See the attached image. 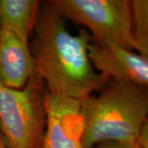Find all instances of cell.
I'll use <instances>...</instances> for the list:
<instances>
[{
  "instance_id": "1",
  "label": "cell",
  "mask_w": 148,
  "mask_h": 148,
  "mask_svg": "<svg viewBox=\"0 0 148 148\" xmlns=\"http://www.w3.org/2000/svg\"><path fill=\"white\" fill-rule=\"evenodd\" d=\"M33 33L36 74L47 92L82 101L110 81L90 61L89 32L82 29L72 34L51 1L41 2Z\"/></svg>"
},
{
  "instance_id": "2",
  "label": "cell",
  "mask_w": 148,
  "mask_h": 148,
  "mask_svg": "<svg viewBox=\"0 0 148 148\" xmlns=\"http://www.w3.org/2000/svg\"><path fill=\"white\" fill-rule=\"evenodd\" d=\"M110 81L99 95L82 101L83 148L111 141H138L147 118L148 88Z\"/></svg>"
},
{
  "instance_id": "3",
  "label": "cell",
  "mask_w": 148,
  "mask_h": 148,
  "mask_svg": "<svg viewBox=\"0 0 148 148\" xmlns=\"http://www.w3.org/2000/svg\"><path fill=\"white\" fill-rule=\"evenodd\" d=\"M43 85L37 75L18 90L0 82V131L7 148H42L46 126Z\"/></svg>"
},
{
  "instance_id": "4",
  "label": "cell",
  "mask_w": 148,
  "mask_h": 148,
  "mask_svg": "<svg viewBox=\"0 0 148 148\" xmlns=\"http://www.w3.org/2000/svg\"><path fill=\"white\" fill-rule=\"evenodd\" d=\"M51 3L64 19L88 29L96 45L135 50L131 1L54 0Z\"/></svg>"
},
{
  "instance_id": "5",
  "label": "cell",
  "mask_w": 148,
  "mask_h": 148,
  "mask_svg": "<svg viewBox=\"0 0 148 148\" xmlns=\"http://www.w3.org/2000/svg\"><path fill=\"white\" fill-rule=\"evenodd\" d=\"M46 126L42 148H83L82 101L45 92Z\"/></svg>"
},
{
  "instance_id": "6",
  "label": "cell",
  "mask_w": 148,
  "mask_h": 148,
  "mask_svg": "<svg viewBox=\"0 0 148 148\" xmlns=\"http://www.w3.org/2000/svg\"><path fill=\"white\" fill-rule=\"evenodd\" d=\"M89 55L95 70L110 80L148 88V57L130 50L102 47L92 42Z\"/></svg>"
},
{
  "instance_id": "7",
  "label": "cell",
  "mask_w": 148,
  "mask_h": 148,
  "mask_svg": "<svg viewBox=\"0 0 148 148\" xmlns=\"http://www.w3.org/2000/svg\"><path fill=\"white\" fill-rule=\"evenodd\" d=\"M34 58L29 44L12 32L0 31V82L12 88L22 89L36 76Z\"/></svg>"
},
{
  "instance_id": "8",
  "label": "cell",
  "mask_w": 148,
  "mask_h": 148,
  "mask_svg": "<svg viewBox=\"0 0 148 148\" xmlns=\"http://www.w3.org/2000/svg\"><path fill=\"white\" fill-rule=\"evenodd\" d=\"M40 4L37 0H0L1 29L29 44Z\"/></svg>"
},
{
  "instance_id": "9",
  "label": "cell",
  "mask_w": 148,
  "mask_h": 148,
  "mask_svg": "<svg viewBox=\"0 0 148 148\" xmlns=\"http://www.w3.org/2000/svg\"><path fill=\"white\" fill-rule=\"evenodd\" d=\"M135 50L148 57V0L131 1Z\"/></svg>"
},
{
  "instance_id": "10",
  "label": "cell",
  "mask_w": 148,
  "mask_h": 148,
  "mask_svg": "<svg viewBox=\"0 0 148 148\" xmlns=\"http://www.w3.org/2000/svg\"><path fill=\"white\" fill-rule=\"evenodd\" d=\"M90 148H143L139 141L133 142H118L111 141L99 143Z\"/></svg>"
},
{
  "instance_id": "11",
  "label": "cell",
  "mask_w": 148,
  "mask_h": 148,
  "mask_svg": "<svg viewBox=\"0 0 148 148\" xmlns=\"http://www.w3.org/2000/svg\"><path fill=\"white\" fill-rule=\"evenodd\" d=\"M138 141L143 148H148V116L143 124Z\"/></svg>"
},
{
  "instance_id": "12",
  "label": "cell",
  "mask_w": 148,
  "mask_h": 148,
  "mask_svg": "<svg viewBox=\"0 0 148 148\" xmlns=\"http://www.w3.org/2000/svg\"><path fill=\"white\" fill-rule=\"evenodd\" d=\"M0 148H7V146H6L5 143H4L3 138L2 136L1 131H0Z\"/></svg>"
},
{
  "instance_id": "13",
  "label": "cell",
  "mask_w": 148,
  "mask_h": 148,
  "mask_svg": "<svg viewBox=\"0 0 148 148\" xmlns=\"http://www.w3.org/2000/svg\"><path fill=\"white\" fill-rule=\"evenodd\" d=\"M0 31H1V25H0Z\"/></svg>"
}]
</instances>
